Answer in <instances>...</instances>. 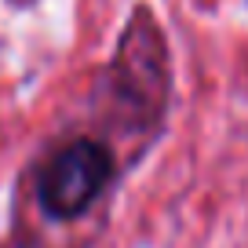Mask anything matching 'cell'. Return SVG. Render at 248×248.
Here are the masks:
<instances>
[{
    "mask_svg": "<svg viewBox=\"0 0 248 248\" xmlns=\"http://www.w3.org/2000/svg\"><path fill=\"white\" fill-rule=\"evenodd\" d=\"M113 179L106 146L92 139H73L59 146L37 171V204L51 219H77L95 204Z\"/></svg>",
    "mask_w": 248,
    "mask_h": 248,
    "instance_id": "1",
    "label": "cell"
}]
</instances>
